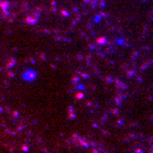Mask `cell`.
<instances>
[{
	"label": "cell",
	"instance_id": "6da1fadb",
	"mask_svg": "<svg viewBox=\"0 0 153 153\" xmlns=\"http://www.w3.org/2000/svg\"><path fill=\"white\" fill-rule=\"evenodd\" d=\"M36 76H37V74L35 73V70H32V69L24 70L23 74H22V78H23L24 80H27V82H32V80H35Z\"/></svg>",
	"mask_w": 153,
	"mask_h": 153
}]
</instances>
